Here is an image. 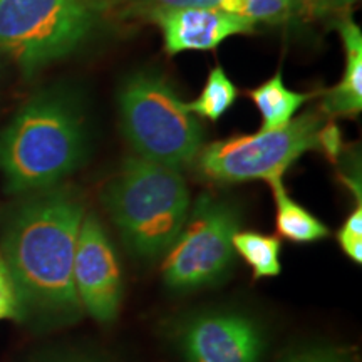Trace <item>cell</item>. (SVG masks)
I'll return each mask as SVG.
<instances>
[{"label":"cell","instance_id":"1","mask_svg":"<svg viewBox=\"0 0 362 362\" xmlns=\"http://www.w3.org/2000/svg\"><path fill=\"white\" fill-rule=\"evenodd\" d=\"M84 215L83 202L69 189H45L13 214L2 238V259L21 309L66 320L79 317L74 253Z\"/></svg>","mask_w":362,"mask_h":362},{"label":"cell","instance_id":"2","mask_svg":"<svg viewBox=\"0 0 362 362\" xmlns=\"http://www.w3.org/2000/svg\"><path fill=\"white\" fill-rule=\"evenodd\" d=\"M86 131L61 94L34 99L0 134V171L11 193L49 189L83 163Z\"/></svg>","mask_w":362,"mask_h":362},{"label":"cell","instance_id":"3","mask_svg":"<svg viewBox=\"0 0 362 362\" xmlns=\"http://www.w3.org/2000/svg\"><path fill=\"white\" fill-rule=\"evenodd\" d=\"M103 203L133 255L153 260L178 238L192 198L178 170L131 156L104 187Z\"/></svg>","mask_w":362,"mask_h":362},{"label":"cell","instance_id":"4","mask_svg":"<svg viewBox=\"0 0 362 362\" xmlns=\"http://www.w3.org/2000/svg\"><path fill=\"white\" fill-rule=\"evenodd\" d=\"M315 149L337 160L342 139L337 126L330 124L322 111H307L282 128L210 143L202 148L197 161L202 175L218 183H272L282 180L302 155Z\"/></svg>","mask_w":362,"mask_h":362},{"label":"cell","instance_id":"5","mask_svg":"<svg viewBox=\"0 0 362 362\" xmlns=\"http://www.w3.org/2000/svg\"><path fill=\"white\" fill-rule=\"evenodd\" d=\"M123 131L139 156L173 170L193 165L203 146V129L165 79L139 72L119 90Z\"/></svg>","mask_w":362,"mask_h":362},{"label":"cell","instance_id":"6","mask_svg":"<svg viewBox=\"0 0 362 362\" xmlns=\"http://www.w3.org/2000/svg\"><path fill=\"white\" fill-rule=\"evenodd\" d=\"M94 19L88 0H0V49L33 72L76 51Z\"/></svg>","mask_w":362,"mask_h":362},{"label":"cell","instance_id":"7","mask_svg":"<svg viewBox=\"0 0 362 362\" xmlns=\"http://www.w3.org/2000/svg\"><path fill=\"white\" fill-rule=\"evenodd\" d=\"M238 230L240 214L233 203L211 193L200 194L166 252L165 284L181 292L218 284L233 265V237Z\"/></svg>","mask_w":362,"mask_h":362},{"label":"cell","instance_id":"8","mask_svg":"<svg viewBox=\"0 0 362 362\" xmlns=\"http://www.w3.org/2000/svg\"><path fill=\"white\" fill-rule=\"evenodd\" d=\"M175 341L185 362H262L265 354L260 325L230 310L188 317L176 329Z\"/></svg>","mask_w":362,"mask_h":362},{"label":"cell","instance_id":"9","mask_svg":"<svg viewBox=\"0 0 362 362\" xmlns=\"http://www.w3.org/2000/svg\"><path fill=\"white\" fill-rule=\"evenodd\" d=\"M74 285L81 307L101 324L117 317L123 300V277L117 255L96 215L86 214L74 253Z\"/></svg>","mask_w":362,"mask_h":362},{"label":"cell","instance_id":"10","mask_svg":"<svg viewBox=\"0 0 362 362\" xmlns=\"http://www.w3.org/2000/svg\"><path fill=\"white\" fill-rule=\"evenodd\" d=\"M156 24L161 27L168 54L210 51L230 35L252 33L255 25L218 7L180 8L161 16Z\"/></svg>","mask_w":362,"mask_h":362},{"label":"cell","instance_id":"11","mask_svg":"<svg viewBox=\"0 0 362 362\" xmlns=\"http://www.w3.org/2000/svg\"><path fill=\"white\" fill-rule=\"evenodd\" d=\"M346 47V71L341 83L324 94L320 111L325 116H356L362 110V35L351 16L336 22Z\"/></svg>","mask_w":362,"mask_h":362},{"label":"cell","instance_id":"12","mask_svg":"<svg viewBox=\"0 0 362 362\" xmlns=\"http://www.w3.org/2000/svg\"><path fill=\"white\" fill-rule=\"evenodd\" d=\"M248 94L264 117L262 131L277 129L291 123L298 107L314 96V94H300L285 88L282 72H277L270 81L252 89Z\"/></svg>","mask_w":362,"mask_h":362},{"label":"cell","instance_id":"13","mask_svg":"<svg viewBox=\"0 0 362 362\" xmlns=\"http://www.w3.org/2000/svg\"><path fill=\"white\" fill-rule=\"evenodd\" d=\"M269 185L277 203V230L284 238L293 243H312L327 237L330 233L327 226L285 193L282 180H275Z\"/></svg>","mask_w":362,"mask_h":362},{"label":"cell","instance_id":"14","mask_svg":"<svg viewBox=\"0 0 362 362\" xmlns=\"http://www.w3.org/2000/svg\"><path fill=\"white\" fill-rule=\"evenodd\" d=\"M94 13L116 21L156 22L161 16L188 7H218L220 0H88Z\"/></svg>","mask_w":362,"mask_h":362},{"label":"cell","instance_id":"15","mask_svg":"<svg viewBox=\"0 0 362 362\" xmlns=\"http://www.w3.org/2000/svg\"><path fill=\"white\" fill-rule=\"evenodd\" d=\"M233 250L253 270V277H275L280 274V240L257 232H238L233 237Z\"/></svg>","mask_w":362,"mask_h":362},{"label":"cell","instance_id":"16","mask_svg":"<svg viewBox=\"0 0 362 362\" xmlns=\"http://www.w3.org/2000/svg\"><path fill=\"white\" fill-rule=\"evenodd\" d=\"M238 96V90L235 88L228 76L221 67H215L208 76L205 88L198 99L188 104V110L193 115L206 117L210 121H216L223 116L230 107L233 106L235 99Z\"/></svg>","mask_w":362,"mask_h":362},{"label":"cell","instance_id":"17","mask_svg":"<svg viewBox=\"0 0 362 362\" xmlns=\"http://www.w3.org/2000/svg\"><path fill=\"white\" fill-rule=\"evenodd\" d=\"M300 0H220L218 8L257 24H280L297 16Z\"/></svg>","mask_w":362,"mask_h":362},{"label":"cell","instance_id":"18","mask_svg":"<svg viewBox=\"0 0 362 362\" xmlns=\"http://www.w3.org/2000/svg\"><path fill=\"white\" fill-rule=\"evenodd\" d=\"M279 362H359L356 352L337 346H305L287 352Z\"/></svg>","mask_w":362,"mask_h":362},{"label":"cell","instance_id":"19","mask_svg":"<svg viewBox=\"0 0 362 362\" xmlns=\"http://www.w3.org/2000/svg\"><path fill=\"white\" fill-rule=\"evenodd\" d=\"M337 242L342 252L346 253L354 264L361 265L362 262V208L361 205L356 208L352 214L347 216L337 233Z\"/></svg>","mask_w":362,"mask_h":362},{"label":"cell","instance_id":"20","mask_svg":"<svg viewBox=\"0 0 362 362\" xmlns=\"http://www.w3.org/2000/svg\"><path fill=\"white\" fill-rule=\"evenodd\" d=\"M357 0H300L298 2L297 16L305 21L325 19L330 16H347L351 12V7Z\"/></svg>","mask_w":362,"mask_h":362},{"label":"cell","instance_id":"21","mask_svg":"<svg viewBox=\"0 0 362 362\" xmlns=\"http://www.w3.org/2000/svg\"><path fill=\"white\" fill-rule=\"evenodd\" d=\"M22 314L16 285L11 277L6 262L0 257V320L19 319Z\"/></svg>","mask_w":362,"mask_h":362},{"label":"cell","instance_id":"22","mask_svg":"<svg viewBox=\"0 0 362 362\" xmlns=\"http://www.w3.org/2000/svg\"><path fill=\"white\" fill-rule=\"evenodd\" d=\"M57 362H88V361H74V359H71V361H57Z\"/></svg>","mask_w":362,"mask_h":362}]
</instances>
